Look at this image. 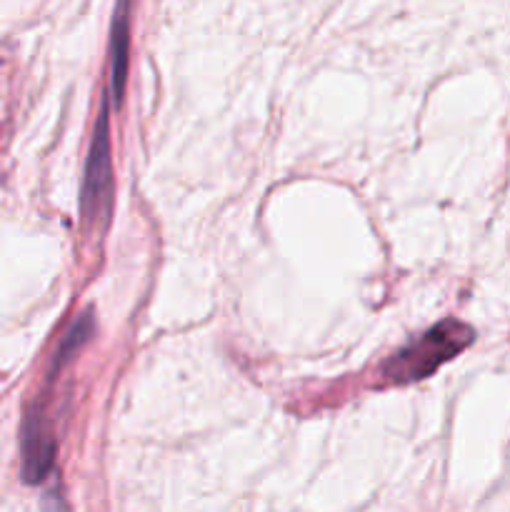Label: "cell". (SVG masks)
<instances>
[{"mask_svg":"<svg viewBox=\"0 0 510 512\" xmlns=\"http://www.w3.org/2000/svg\"><path fill=\"white\" fill-rule=\"evenodd\" d=\"M470 343H473V328L458 323V320H443L435 328H430L423 338L395 353L383 365V380L403 385L428 378L440 365L463 353Z\"/></svg>","mask_w":510,"mask_h":512,"instance_id":"obj_1","label":"cell"},{"mask_svg":"<svg viewBox=\"0 0 510 512\" xmlns=\"http://www.w3.org/2000/svg\"><path fill=\"white\" fill-rule=\"evenodd\" d=\"M108 100L100 105L98 123H95L93 143H90L88 163H85L83 183V210L85 223H108L113 210V163H110V125H108Z\"/></svg>","mask_w":510,"mask_h":512,"instance_id":"obj_2","label":"cell"},{"mask_svg":"<svg viewBox=\"0 0 510 512\" xmlns=\"http://www.w3.org/2000/svg\"><path fill=\"white\" fill-rule=\"evenodd\" d=\"M55 460V440L50 433V425L45 420L43 403H33L25 413L23 423V483L38 485L53 470Z\"/></svg>","mask_w":510,"mask_h":512,"instance_id":"obj_3","label":"cell"},{"mask_svg":"<svg viewBox=\"0 0 510 512\" xmlns=\"http://www.w3.org/2000/svg\"><path fill=\"white\" fill-rule=\"evenodd\" d=\"M125 70H128V5L120 3L113 13L110 28V95L115 108L120 105L125 88Z\"/></svg>","mask_w":510,"mask_h":512,"instance_id":"obj_4","label":"cell"},{"mask_svg":"<svg viewBox=\"0 0 510 512\" xmlns=\"http://www.w3.org/2000/svg\"><path fill=\"white\" fill-rule=\"evenodd\" d=\"M93 330H95L93 310H85V313L80 315L73 325H70L68 333H65V338L60 340V348L53 358V368H50V380H53V375L60 373V368L68 363V358H73L75 350H78L80 345H85V340L93 335Z\"/></svg>","mask_w":510,"mask_h":512,"instance_id":"obj_5","label":"cell"},{"mask_svg":"<svg viewBox=\"0 0 510 512\" xmlns=\"http://www.w3.org/2000/svg\"><path fill=\"white\" fill-rule=\"evenodd\" d=\"M43 512H70L68 505H65L63 495L58 493V488L48 490L43 498Z\"/></svg>","mask_w":510,"mask_h":512,"instance_id":"obj_6","label":"cell"}]
</instances>
